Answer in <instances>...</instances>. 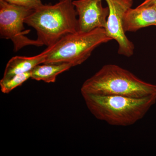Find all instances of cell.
<instances>
[{
  "label": "cell",
  "mask_w": 156,
  "mask_h": 156,
  "mask_svg": "<svg viewBox=\"0 0 156 156\" xmlns=\"http://www.w3.org/2000/svg\"><path fill=\"white\" fill-rule=\"evenodd\" d=\"M90 112L110 125L128 126L144 117L156 102V95L141 98L82 94Z\"/></svg>",
  "instance_id": "1"
},
{
  "label": "cell",
  "mask_w": 156,
  "mask_h": 156,
  "mask_svg": "<svg viewBox=\"0 0 156 156\" xmlns=\"http://www.w3.org/2000/svg\"><path fill=\"white\" fill-rule=\"evenodd\" d=\"M81 92L82 94L141 98L156 95V85L140 80L119 66L109 64L104 66L85 81Z\"/></svg>",
  "instance_id": "2"
},
{
  "label": "cell",
  "mask_w": 156,
  "mask_h": 156,
  "mask_svg": "<svg viewBox=\"0 0 156 156\" xmlns=\"http://www.w3.org/2000/svg\"><path fill=\"white\" fill-rule=\"evenodd\" d=\"M73 0H59L54 5H44L32 11L25 23L34 29L37 40L50 47L62 37L78 31L77 13Z\"/></svg>",
  "instance_id": "3"
},
{
  "label": "cell",
  "mask_w": 156,
  "mask_h": 156,
  "mask_svg": "<svg viewBox=\"0 0 156 156\" xmlns=\"http://www.w3.org/2000/svg\"><path fill=\"white\" fill-rule=\"evenodd\" d=\"M112 40L102 28L68 34L45 49L47 55L44 63H67L72 67L80 65L97 47Z\"/></svg>",
  "instance_id": "4"
},
{
  "label": "cell",
  "mask_w": 156,
  "mask_h": 156,
  "mask_svg": "<svg viewBox=\"0 0 156 156\" xmlns=\"http://www.w3.org/2000/svg\"><path fill=\"white\" fill-rule=\"evenodd\" d=\"M34 10L0 0V36L1 38L10 40L14 50L17 51L28 46H43L37 40L26 36L30 32L24 27L26 18Z\"/></svg>",
  "instance_id": "5"
},
{
  "label": "cell",
  "mask_w": 156,
  "mask_h": 156,
  "mask_svg": "<svg viewBox=\"0 0 156 156\" xmlns=\"http://www.w3.org/2000/svg\"><path fill=\"white\" fill-rule=\"evenodd\" d=\"M109 14L105 30L108 36L119 44L118 53L126 57L134 54V44L127 37L123 28L125 14L133 5V0H105Z\"/></svg>",
  "instance_id": "6"
},
{
  "label": "cell",
  "mask_w": 156,
  "mask_h": 156,
  "mask_svg": "<svg viewBox=\"0 0 156 156\" xmlns=\"http://www.w3.org/2000/svg\"><path fill=\"white\" fill-rule=\"evenodd\" d=\"M102 0H75L74 5L77 13L78 31H90L105 28L109 14L108 7L104 8Z\"/></svg>",
  "instance_id": "7"
},
{
  "label": "cell",
  "mask_w": 156,
  "mask_h": 156,
  "mask_svg": "<svg viewBox=\"0 0 156 156\" xmlns=\"http://www.w3.org/2000/svg\"><path fill=\"white\" fill-rule=\"evenodd\" d=\"M151 26H156V5L131 8L125 14L123 28L126 32H135Z\"/></svg>",
  "instance_id": "8"
},
{
  "label": "cell",
  "mask_w": 156,
  "mask_h": 156,
  "mask_svg": "<svg viewBox=\"0 0 156 156\" xmlns=\"http://www.w3.org/2000/svg\"><path fill=\"white\" fill-rule=\"evenodd\" d=\"M46 55L44 50L36 56H17L12 57L7 63L2 79H8L16 75L30 72L38 65L44 63Z\"/></svg>",
  "instance_id": "9"
},
{
  "label": "cell",
  "mask_w": 156,
  "mask_h": 156,
  "mask_svg": "<svg viewBox=\"0 0 156 156\" xmlns=\"http://www.w3.org/2000/svg\"><path fill=\"white\" fill-rule=\"evenodd\" d=\"M72 67L71 65L67 63H43V65H38L31 71V78L47 83H54L58 75L68 70Z\"/></svg>",
  "instance_id": "10"
},
{
  "label": "cell",
  "mask_w": 156,
  "mask_h": 156,
  "mask_svg": "<svg viewBox=\"0 0 156 156\" xmlns=\"http://www.w3.org/2000/svg\"><path fill=\"white\" fill-rule=\"evenodd\" d=\"M31 78V71L20 74L8 79L2 78L0 81L1 91L4 94H8L13 89L22 85Z\"/></svg>",
  "instance_id": "11"
},
{
  "label": "cell",
  "mask_w": 156,
  "mask_h": 156,
  "mask_svg": "<svg viewBox=\"0 0 156 156\" xmlns=\"http://www.w3.org/2000/svg\"><path fill=\"white\" fill-rule=\"evenodd\" d=\"M8 2L35 10L43 5L41 0H5Z\"/></svg>",
  "instance_id": "12"
},
{
  "label": "cell",
  "mask_w": 156,
  "mask_h": 156,
  "mask_svg": "<svg viewBox=\"0 0 156 156\" xmlns=\"http://www.w3.org/2000/svg\"><path fill=\"white\" fill-rule=\"evenodd\" d=\"M151 5H156V0H144L139 6H148Z\"/></svg>",
  "instance_id": "13"
}]
</instances>
